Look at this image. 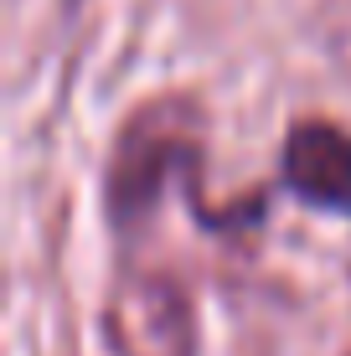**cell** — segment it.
<instances>
[{"instance_id": "cell-1", "label": "cell", "mask_w": 351, "mask_h": 356, "mask_svg": "<svg viewBox=\"0 0 351 356\" xmlns=\"http://www.w3.org/2000/svg\"><path fill=\"white\" fill-rule=\"evenodd\" d=\"M202 161V134L197 114L176 98L140 108L124 129H119L114 161H108V212L114 222H145L155 207L165 202V191L181 176H191Z\"/></svg>"}, {"instance_id": "cell-2", "label": "cell", "mask_w": 351, "mask_h": 356, "mask_svg": "<svg viewBox=\"0 0 351 356\" xmlns=\"http://www.w3.org/2000/svg\"><path fill=\"white\" fill-rule=\"evenodd\" d=\"M279 176L305 207L351 217V134L331 119H300L279 145Z\"/></svg>"}, {"instance_id": "cell-3", "label": "cell", "mask_w": 351, "mask_h": 356, "mask_svg": "<svg viewBox=\"0 0 351 356\" xmlns=\"http://www.w3.org/2000/svg\"><path fill=\"white\" fill-rule=\"evenodd\" d=\"M108 336L124 356H176L186 351V310L165 279H129L108 310Z\"/></svg>"}, {"instance_id": "cell-4", "label": "cell", "mask_w": 351, "mask_h": 356, "mask_svg": "<svg viewBox=\"0 0 351 356\" xmlns=\"http://www.w3.org/2000/svg\"><path fill=\"white\" fill-rule=\"evenodd\" d=\"M67 6H78V0H67Z\"/></svg>"}]
</instances>
